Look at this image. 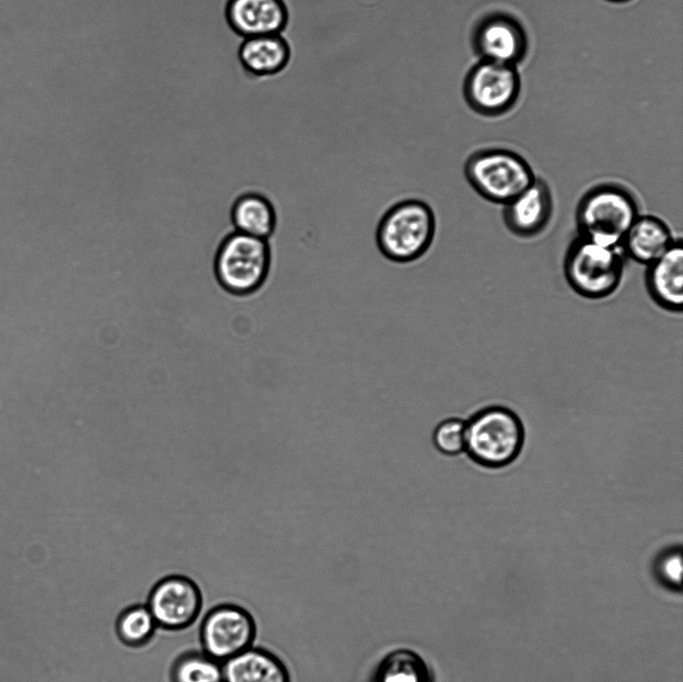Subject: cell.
I'll use <instances>...</instances> for the list:
<instances>
[{
	"label": "cell",
	"mask_w": 683,
	"mask_h": 682,
	"mask_svg": "<svg viewBox=\"0 0 683 682\" xmlns=\"http://www.w3.org/2000/svg\"><path fill=\"white\" fill-rule=\"evenodd\" d=\"M373 682H435L431 667L416 651L397 648L388 652L375 668Z\"/></svg>",
	"instance_id": "obj_18"
},
{
	"label": "cell",
	"mask_w": 683,
	"mask_h": 682,
	"mask_svg": "<svg viewBox=\"0 0 683 682\" xmlns=\"http://www.w3.org/2000/svg\"><path fill=\"white\" fill-rule=\"evenodd\" d=\"M232 221L238 232L270 240L277 231L278 211L267 196L249 193L234 203Z\"/></svg>",
	"instance_id": "obj_17"
},
{
	"label": "cell",
	"mask_w": 683,
	"mask_h": 682,
	"mask_svg": "<svg viewBox=\"0 0 683 682\" xmlns=\"http://www.w3.org/2000/svg\"><path fill=\"white\" fill-rule=\"evenodd\" d=\"M645 287L651 300L662 310H683V244L675 238L670 248L646 266Z\"/></svg>",
	"instance_id": "obj_13"
},
{
	"label": "cell",
	"mask_w": 683,
	"mask_h": 682,
	"mask_svg": "<svg viewBox=\"0 0 683 682\" xmlns=\"http://www.w3.org/2000/svg\"><path fill=\"white\" fill-rule=\"evenodd\" d=\"M524 431L519 418L505 407L493 406L476 413L466 423V447L478 464L500 468L519 455Z\"/></svg>",
	"instance_id": "obj_5"
},
{
	"label": "cell",
	"mask_w": 683,
	"mask_h": 682,
	"mask_svg": "<svg viewBox=\"0 0 683 682\" xmlns=\"http://www.w3.org/2000/svg\"><path fill=\"white\" fill-rule=\"evenodd\" d=\"M471 46L482 60L516 66L525 59L529 40L517 17L496 10L484 14L474 24Z\"/></svg>",
	"instance_id": "obj_9"
},
{
	"label": "cell",
	"mask_w": 683,
	"mask_h": 682,
	"mask_svg": "<svg viewBox=\"0 0 683 682\" xmlns=\"http://www.w3.org/2000/svg\"><path fill=\"white\" fill-rule=\"evenodd\" d=\"M436 233L431 206L416 198L400 200L381 216L375 240L379 252L389 261L406 264L424 256Z\"/></svg>",
	"instance_id": "obj_2"
},
{
	"label": "cell",
	"mask_w": 683,
	"mask_h": 682,
	"mask_svg": "<svg viewBox=\"0 0 683 682\" xmlns=\"http://www.w3.org/2000/svg\"><path fill=\"white\" fill-rule=\"evenodd\" d=\"M606 1H609V2H612V3H626V2H628V1H630V0H606Z\"/></svg>",
	"instance_id": "obj_23"
},
{
	"label": "cell",
	"mask_w": 683,
	"mask_h": 682,
	"mask_svg": "<svg viewBox=\"0 0 683 682\" xmlns=\"http://www.w3.org/2000/svg\"><path fill=\"white\" fill-rule=\"evenodd\" d=\"M675 238L668 224L654 215H639L625 234L621 247L626 256L641 265L661 257Z\"/></svg>",
	"instance_id": "obj_15"
},
{
	"label": "cell",
	"mask_w": 683,
	"mask_h": 682,
	"mask_svg": "<svg viewBox=\"0 0 683 682\" xmlns=\"http://www.w3.org/2000/svg\"><path fill=\"white\" fill-rule=\"evenodd\" d=\"M223 682H291L285 663L274 653L249 647L222 663Z\"/></svg>",
	"instance_id": "obj_16"
},
{
	"label": "cell",
	"mask_w": 683,
	"mask_h": 682,
	"mask_svg": "<svg viewBox=\"0 0 683 682\" xmlns=\"http://www.w3.org/2000/svg\"><path fill=\"white\" fill-rule=\"evenodd\" d=\"M170 682H223L222 663L203 650L181 653L170 668Z\"/></svg>",
	"instance_id": "obj_19"
},
{
	"label": "cell",
	"mask_w": 683,
	"mask_h": 682,
	"mask_svg": "<svg viewBox=\"0 0 683 682\" xmlns=\"http://www.w3.org/2000/svg\"><path fill=\"white\" fill-rule=\"evenodd\" d=\"M554 210L548 183L536 177L525 191L503 206L502 218L507 230L520 239H531L548 227Z\"/></svg>",
	"instance_id": "obj_11"
},
{
	"label": "cell",
	"mask_w": 683,
	"mask_h": 682,
	"mask_svg": "<svg viewBox=\"0 0 683 682\" xmlns=\"http://www.w3.org/2000/svg\"><path fill=\"white\" fill-rule=\"evenodd\" d=\"M432 440L441 453L460 454L466 447V422L458 418L443 420L435 427Z\"/></svg>",
	"instance_id": "obj_21"
},
{
	"label": "cell",
	"mask_w": 683,
	"mask_h": 682,
	"mask_svg": "<svg viewBox=\"0 0 683 682\" xmlns=\"http://www.w3.org/2000/svg\"><path fill=\"white\" fill-rule=\"evenodd\" d=\"M521 78L514 65L480 59L467 72L463 95L467 105L484 117H498L516 105Z\"/></svg>",
	"instance_id": "obj_7"
},
{
	"label": "cell",
	"mask_w": 683,
	"mask_h": 682,
	"mask_svg": "<svg viewBox=\"0 0 683 682\" xmlns=\"http://www.w3.org/2000/svg\"><path fill=\"white\" fill-rule=\"evenodd\" d=\"M256 623L239 605L225 603L211 609L200 628L203 651L223 663L253 645Z\"/></svg>",
	"instance_id": "obj_8"
},
{
	"label": "cell",
	"mask_w": 683,
	"mask_h": 682,
	"mask_svg": "<svg viewBox=\"0 0 683 682\" xmlns=\"http://www.w3.org/2000/svg\"><path fill=\"white\" fill-rule=\"evenodd\" d=\"M290 58V45L281 34L244 38L237 48L239 66L254 78L280 73L288 65Z\"/></svg>",
	"instance_id": "obj_14"
},
{
	"label": "cell",
	"mask_w": 683,
	"mask_h": 682,
	"mask_svg": "<svg viewBox=\"0 0 683 682\" xmlns=\"http://www.w3.org/2000/svg\"><path fill=\"white\" fill-rule=\"evenodd\" d=\"M158 627L182 630L195 622L202 608V594L188 577L171 575L152 588L146 604Z\"/></svg>",
	"instance_id": "obj_10"
},
{
	"label": "cell",
	"mask_w": 683,
	"mask_h": 682,
	"mask_svg": "<svg viewBox=\"0 0 683 682\" xmlns=\"http://www.w3.org/2000/svg\"><path fill=\"white\" fill-rule=\"evenodd\" d=\"M662 572L665 578L672 583H679L682 575V563L680 555H670L662 564Z\"/></svg>",
	"instance_id": "obj_22"
},
{
	"label": "cell",
	"mask_w": 683,
	"mask_h": 682,
	"mask_svg": "<svg viewBox=\"0 0 683 682\" xmlns=\"http://www.w3.org/2000/svg\"><path fill=\"white\" fill-rule=\"evenodd\" d=\"M223 15L230 31L241 39L281 34L289 21L283 0H226Z\"/></svg>",
	"instance_id": "obj_12"
},
{
	"label": "cell",
	"mask_w": 683,
	"mask_h": 682,
	"mask_svg": "<svg viewBox=\"0 0 683 682\" xmlns=\"http://www.w3.org/2000/svg\"><path fill=\"white\" fill-rule=\"evenodd\" d=\"M157 627L151 611L144 604H135L124 609L116 620V633L119 640L132 648L148 644Z\"/></svg>",
	"instance_id": "obj_20"
},
{
	"label": "cell",
	"mask_w": 683,
	"mask_h": 682,
	"mask_svg": "<svg viewBox=\"0 0 683 682\" xmlns=\"http://www.w3.org/2000/svg\"><path fill=\"white\" fill-rule=\"evenodd\" d=\"M639 215L638 199L628 187L615 182L598 183L585 191L577 203V235L602 245L621 247Z\"/></svg>",
	"instance_id": "obj_1"
},
{
	"label": "cell",
	"mask_w": 683,
	"mask_h": 682,
	"mask_svg": "<svg viewBox=\"0 0 683 682\" xmlns=\"http://www.w3.org/2000/svg\"><path fill=\"white\" fill-rule=\"evenodd\" d=\"M464 176L488 202L506 205L533 184L536 175L528 161L505 148L480 149L468 156Z\"/></svg>",
	"instance_id": "obj_4"
},
{
	"label": "cell",
	"mask_w": 683,
	"mask_h": 682,
	"mask_svg": "<svg viewBox=\"0 0 683 682\" xmlns=\"http://www.w3.org/2000/svg\"><path fill=\"white\" fill-rule=\"evenodd\" d=\"M625 259L622 247L602 245L577 235L564 254V277L569 287L580 297L604 299L619 288Z\"/></svg>",
	"instance_id": "obj_3"
},
{
	"label": "cell",
	"mask_w": 683,
	"mask_h": 682,
	"mask_svg": "<svg viewBox=\"0 0 683 682\" xmlns=\"http://www.w3.org/2000/svg\"><path fill=\"white\" fill-rule=\"evenodd\" d=\"M272 267L268 240L235 232L221 245L215 260L216 276L228 291L247 295L260 290Z\"/></svg>",
	"instance_id": "obj_6"
}]
</instances>
